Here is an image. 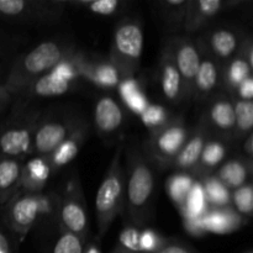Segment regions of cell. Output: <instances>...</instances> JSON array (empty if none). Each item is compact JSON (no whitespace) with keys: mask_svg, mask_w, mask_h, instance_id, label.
<instances>
[{"mask_svg":"<svg viewBox=\"0 0 253 253\" xmlns=\"http://www.w3.org/2000/svg\"><path fill=\"white\" fill-rule=\"evenodd\" d=\"M58 211V207L53 208L51 198L37 193H22L12 200L9 209V220L11 227L21 236H25L44 214Z\"/></svg>","mask_w":253,"mask_h":253,"instance_id":"5","label":"cell"},{"mask_svg":"<svg viewBox=\"0 0 253 253\" xmlns=\"http://www.w3.org/2000/svg\"><path fill=\"white\" fill-rule=\"evenodd\" d=\"M85 240L69 232L62 231L49 253H83Z\"/></svg>","mask_w":253,"mask_h":253,"instance_id":"35","label":"cell"},{"mask_svg":"<svg viewBox=\"0 0 253 253\" xmlns=\"http://www.w3.org/2000/svg\"><path fill=\"white\" fill-rule=\"evenodd\" d=\"M22 165L14 158L0 161V192H12L20 188Z\"/></svg>","mask_w":253,"mask_h":253,"instance_id":"28","label":"cell"},{"mask_svg":"<svg viewBox=\"0 0 253 253\" xmlns=\"http://www.w3.org/2000/svg\"><path fill=\"white\" fill-rule=\"evenodd\" d=\"M253 136L252 133H249L246 137V141H245V145H244V150L245 152L247 153V156H249V160H251L252 158V151H253Z\"/></svg>","mask_w":253,"mask_h":253,"instance_id":"41","label":"cell"},{"mask_svg":"<svg viewBox=\"0 0 253 253\" xmlns=\"http://www.w3.org/2000/svg\"><path fill=\"white\" fill-rule=\"evenodd\" d=\"M57 216L59 219L62 231L69 232L85 240L88 234V215L79 188L67 193L58 203Z\"/></svg>","mask_w":253,"mask_h":253,"instance_id":"10","label":"cell"},{"mask_svg":"<svg viewBox=\"0 0 253 253\" xmlns=\"http://www.w3.org/2000/svg\"><path fill=\"white\" fill-rule=\"evenodd\" d=\"M167 46L172 52L174 63L182 77L183 86H184V99L190 98L193 91V83H194L195 76H197L198 68L202 61V48L198 42L183 36L169 39Z\"/></svg>","mask_w":253,"mask_h":253,"instance_id":"8","label":"cell"},{"mask_svg":"<svg viewBox=\"0 0 253 253\" xmlns=\"http://www.w3.org/2000/svg\"><path fill=\"white\" fill-rule=\"evenodd\" d=\"M37 120L31 118L5 130L0 136V150L9 157H25L32 152V137Z\"/></svg>","mask_w":253,"mask_h":253,"instance_id":"11","label":"cell"},{"mask_svg":"<svg viewBox=\"0 0 253 253\" xmlns=\"http://www.w3.org/2000/svg\"><path fill=\"white\" fill-rule=\"evenodd\" d=\"M203 189H204L205 199L214 205L215 208L227 207L230 202L229 189L217 179L216 177L205 178L203 183Z\"/></svg>","mask_w":253,"mask_h":253,"instance_id":"32","label":"cell"},{"mask_svg":"<svg viewBox=\"0 0 253 253\" xmlns=\"http://www.w3.org/2000/svg\"><path fill=\"white\" fill-rule=\"evenodd\" d=\"M141 118H142L143 124L150 128L151 132L161 128L169 121L166 109L161 105H155V104L152 105L148 104L145 110L141 113Z\"/></svg>","mask_w":253,"mask_h":253,"instance_id":"36","label":"cell"},{"mask_svg":"<svg viewBox=\"0 0 253 253\" xmlns=\"http://www.w3.org/2000/svg\"><path fill=\"white\" fill-rule=\"evenodd\" d=\"M155 174L148 161L136 150L128 153L127 178L125 180L126 212L135 226H141L148 219L151 211Z\"/></svg>","mask_w":253,"mask_h":253,"instance_id":"1","label":"cell"},{"mask_svg":"<svg viewBox=\"0 0 253 253\" xmlns=\"http://www.w3.org/2000/svg\"><path fill=\"white\" fill-rule=\"evenodd\" d=\"M143 49V31L140 22L126 19L116 26L110 51V63L123 79L132 78L141 62Z\"/></svg>","mask_w":253,"mask_h":253,"instance_id":"4","label":"cell"},{"mask_svg":"<svg viewBox=\"0 0 253 253\" xmlns=\"http://www.w3.org/2000/svg\"><path fill=\"white\" fill-rule=\"evenodd\" d=\"M68 56L69 49L58 41L41 42L15 63L7 83L10 90L25 91L32 82L53 71Z\"/></svg>","mask_w":253,"mask_h":253,"instance_id":"2","label":"cell"},{"mask_svg":"<svg viewBox=\"0 0 253 253\" xmlns=\"http://www.w3.org/2000/svg\"><path fill=\"white\" fill-rule=\"evenodd\" d=\"M209 124L222 135L235 133L234 104L226 96H217L211 101L208 110Z\"/></svg>","mask_w":253,"mask_h":253,"instance_id":"21","label":"cell"},{"mask_svg":"<svg viewBox=\"0 0 253 253\" xmlns=\"http://www.w3.org/2000/svg\"><path fill=\"white\" fill-rule=\"evenodd\" d=\"M110 253H142L140 246V229L135 225L124 227Z\"/></svg>","mask_w":253,"mask_h":253,"instance_id":"33","label":"cell"},{"mask_svg":"<svg viewBox=\"0 0 253 253\" xmlns=\"http://www.w3.org/2000/svg\"><path fill=\"white\" fill-rule=\"evenodd\" d=\"M160 85L163 96L169 103L184 100V86L169 47L166 46L160 62Z\"/></svg>","mask_w":253,"mask_h":253,"instance_id":"13","label":"cell"},{"mask_svg":"<svg viewBox=\"0 0 253 253\" xmlns=\"http://www.w3.org/2000/svg\"><path fill=\"white\" fill-rule=\"evenodd\" d=\"M64 1H29V0H0V15L21 20L24 24L54 22L61 17Z\"/></svg>","mask_w":253,"mask_h":253,"instance_id":"7","label":"cell"},{"mask_svg":"<svg viewBox=\"0 0 253 253\" xmlns=\"http://www.w3.org/2000/svg\"><path fill=\"white\" fill-rule=\"evenodd\" d=\"M125 115L118 101L110 96H101L94 106V123L103 135H111L123 126Z\"/></svg>","mask_w":253,"mask_h":253,"instance_id":"15","label":"cell"},{"mask_svg":"<svg viewBox=\"0 0 253 253\" xmlns=\"http://www.w3.org/2000/svg\"><path fill=\"white\" fill-rule=\"evenodd\" d=\"M240 100H252L253 98V78L252 76L245 79L241 84L236 88Z\"/></svg>","mask_w":253,"mask_h":253,"instance_id":"40","label":"cell"},{"mask_svg":"<svg viewBox=\"0 0 253 253\" xmlns=\"http://www.w3.org/2000/svg\"><path fill=\"white\" fill-rule=\"evenodd\" d=\"M121 151L118 147L109 169L99 187L95 197L96 221H98L99 239L108 232L115 217L123 211L125 203V178L121 167Z\"/></svg>","mask_w":253,"mask_h":253,"instance_id":"3","label":"cell"},{"mask_svg":"<svg viewBox=\"0 0 253 253\" xmlns=\"http://www.w3.org/2000/svg\"><path fill=\"white\" fill-rule=\"evenodd\" d=\"M199 42H204L205 52L211 53V57H215L216 61H229L241 48V36L232 27H216L208 32L205 39Z\"/></svg>","mask_w":253,"mask_h":253,"instance_id":"12","label":"cell"},{"mask_svg":"<svg viewBox=\"0 0 253 253\" xmlns=\"http://www.w3.org/2000/svg\"><path fill=\"white\" fill-rule=\"evenodd\" d=\"M76 66L77 73H83L89 79L100 86H115L120 83V73L111 63L85 64L84 61L72 59Z\"/></svg>","mask_w":253,"mask_h":253,"instance_id":"23","label":"cell"},{"mask_svg":"<svg viewBox=\"0 0 253 253\" xmlns=\"http://www.w3.org/2000/svg\"><path fill=\"white\" fill-rule=\"evenodd\" d=\"M194 179L189 174L179 173L173 177H170L167 182V190L169 197L172 198L173 202L178 205L179 209H182L184 205L185 199L189 194L190 189L194 185Z\"/></svg>","mask_w":253,"mask_h":253,"instance_id":"30","label":"cell"},{"mask_svg":"<svg viewBox=\"0 0 253 253\" xmlns=\"http://www.w3.org/2000/svg\"><path fill=\"white\" fill-rule=\"evenodd\" d=\"M208 140H209V132H208L207 125L202 123L198 126L195 132L187 138L182 150L178 152L170 166L179 170L197 169L200 156Z\"/></svg>","mask_w":253,"mask_h":253,"instance_id":"14","label":"cell"},{"mask_svg":"<svg viewBox=\"0 0 253 253\" xmlns=\"http://www.w3.org/2000/svg\"><path fill=\"white\" fill-rule=\"evenodd\" d=\"M86 138V127L82 124H79L73 131L68 135V137L56 148L52 153H49L46 157L47 162L51 166V169H58L68 165L71 161L78 155L79 150L83 146L84 141Z\"/></svg>","mask_w":253,"mask_h":253,"instance_id":"18","label":"cell"},{"mask_svg":"<svg viewBox=\"0 0 253 253\" xmlns=\"http://www.w3.org/2000/svg\"><path fill=\"white\" fill-rule=\"evenodd\" d=\"M225 156H226V146L221 141L208 140L202 152V156H200L197 170L200 174L209 173L221 161H224Z\"/></svg>","mask_w":253,"mask_h":253,"instance_id":"26","label":"cell"},{"mask_svg":"<svg viewBox=\"0 0 253 253\" xmlns=\"http://www.w3.org/2000/svg\"><path fill=\"white\" fill-rule=\"evenodd\" d=\"M225 5L226 2L221 0H189L183 30L187 32L199 31L221 11Z\"/></svg>","mask_w":253,"mask_h":253,"instance_id":"17","label":"cell"},{"mask_svg":"<svg viewBox=\"0 0 253 253\" xmlns=\"http://www.w3.org/2000/svg\"><path fill=\"white\" fill-rule=\"evenodd\" d=\"M235 210L241 216H250L253 210V188L250 183L237 188L232 193Z\"/></svg>","mask_w":253,"mask_h":253,"instance_id":"34","label":"cell"},{"mask_svg":"<svg viewBox=\"0 0 253 253\" xmlns=\"http://www.w3.org/2000/svg\"><path fill=\"white\" fill-rule=\"evenodd\" d=\"M157 253H200L185 242L178 240H168L165 241L163 246L158 250Z\"/></svg>","mask_w":253,"mask_h":253,"instance_id":"39","label":"cell"},{"mask_svg":"<svg viewBox=\"0 0 253 253\" xmlns=\"http://www.w3.org/2000/svg\"><path fill=\"white\" fill-rule=\"evenodd\" d=\"M69 89H71V82L52 71L32 82L25 89V91L37 98H52L67 93Z\"/></svg>","mask_w":253,"mask_h":253,"instance_id":"22","label":"cell"},{"mask_svg":"<svg viewBox=\"0 0 253 253\" xmlns=\"http://www.w3.org/2000/svg\"><path fill=\"white\" fill-rule=\"evenodd\" d=\"M52 169L46 157L31 158L22 166L21 177H20V188L22 193H41L46 183L48 182Z\"/></svg>","mask_w":253,"mask_h":253,"instance_id":"16","label":"cell"},{"mask_svg":"<svg viewBox=\"0 0 253 253\" xmlns=\"http://www.w3.org/2000/svg\"><path fill=\"white\" fill-rule=\"evenodd\" d=\"M189 0H163L158 2L161 19L170 31L184 29Z\"/></svg>","mask_w":253,"mask_h":253,"instance_id":"25","label":"cell"},{"mask_svg":"<svg viewBox=\"0 0 253 253\" xmlns=\"http://www.w3.org/2000/svg\"><path fill=\"white\" fill-rule=\"evenodd\" d=\"M220 81V67L215 58L207 54L202 57L194 83H193L192 95L199 99L207 98L214 91Z\"/></svg>","mask_w":253,"mask_h":253,"instance_id":"20","label":"cell"},{"mask_svg":"<svg viewBox=\"0 0 253 253\" xmlns=\"http://www.w3.org/2000/svg\"><path fill=\"white\" fill-rule=\"evenodd\" d=\"M244 253H253V252L251 251V250H247V251H245Z\"/></svg>","mask_w":253,"mask_h":253,"instance_id":"44","label":"cell"},{"mask_svg":"<svg viewBox=\"0 0 253 253\" xmlns=\"http://www.w3.org/2000/svg\"><path fill=\"white\" fill-rule=\"evenodd\" d=\"M83 253H101V250L100 247H99V245L94 241L90 242L86 247H84Z\"/></svg>","mask_w":253,"mask_h":253,"instance_id":"43","label":"cell"},{"mask_svg":"<svg viewBox=\"0 0 253 253\" xmlns=\"http://www.w3.org/2000/svg\"><path fill=\"white\" fill-rule=\"evenodd\" d=\"M252 76V66L241 51L231 59L225 72V79L230 88L236 89L246 78Z\"/></svg>","mask_w":253,"mask_h":253,"instance_id":"27","label":"cell"},{"mask_svg":"<svg viewBox=\"0 0 253 253\" xmlns=\"http://www.w3.org/2000/svg\"><path fill=\"white\" fill-rule=\"evenodd\" d=\"M119 84H120L121 95L125 99L128 108L132 109V110H135L136 113L141 115V113L145 110L148 103L146 101V96L141 91L137 82L132 78H126L123 79Z\"/></svg>","mask_w":253,"mask_h":253,"instance_id":"31","label":"cell"},{"mask_svg":"<svg viewBox=\"0 0 253 253\" xmlns=\"http://www.w3.org/2000/svg\"><path fill=\"white\" fill-rule=\"evenodd\" d=\"M0 253H11L9 241L2 232H0Z\"/></svg>","mask_w":253,"mask_h":253,"instance_id":"42","label":"cell"},{"mask_svg":"<svg viewBox=\"0 0 253 253\" xmlns=\"http://www.w3.org/2000/svg\"><path fill=\"white\" fill-rule=\"evenodd\" d=\"M200 220L204 231H211L215 234H229L242 224L241 215L230 209V207L205 210Z\"/></svg>","mask_w":253,"mask_h":253,"instance_id":"19","label":"cell"},{"mask_svg":"<svg viewBox=\"0 0 253 253\" xmlns=\"http://www.w3.org/2000/svg\"><path fill=\"white\" fill-rule=\"evenodd\" d=\"M235 110V133L237 137L251 133L253 126V103L252 100H236Z\"/></svg>","mask_w":253,"mask_h":253,"instance_id":"29","label":"cell"},{"mask_svg":"<svg viewBox=\"0 0 253 253\" xmlns=\"http://www.w3.org/2000/svg\"><path fill=\"white\" fill-rule=\"evenodd\" d=\"M166 240L152 230L140 231V246L142 253H157Z\"/></svg>","mask_w":253,"mask_h":253,"instance_id":"38","label":"cell"},{"mask_svg":"<svg viewBox=\"0 0 253 253\" xmlns=\"http://www.w3.org/2000/svg\"><path fill=\"white\" fill-rule=\"evenodd\" d=\"M78 125L76 119L69 116L39 121L32 137V152L39 157H47Z\"/></svg>","mask_w":253,"mask_h":253,"instance_id":"9","label":"cell"},{"mask_svg":"<svg viewBox=\"0 0 253 253\" xmlns=\"http://www.w3.org/2000/svg\"><path fill=\"white\" fill-rule=\"evenodd\" d=\"M251 163L242 160H230L225 162L217 170V179L227 188V189H237L246 184V180L251 173Z\"/></svg>","mask_w":253,"mask_h":253,"instance_id":"24","label":"cell"},{"mask_svg":"<svg viewBox=\"0 0 253 253\" xmlns=\"http://www.w3.org/2000/svg\"><path fill=\"white\" fill-rule=\"evenodd\" d=\"M79 4L88 6V10L93 14L109 16L118 12L121 2L119 0H94V1H81Z\"/></svg>","mask_w":253,"mask_h":253,"instance_id":"37","label":"cell"},{"mask_svg":"<svg viewBox=\"0 0 253 253\" xmlns=\"http://www.w3.org/2000/svg\"><path fill=\"white\" fill-rule=\"evenodd\" d=\"M188 137L182 120H169L165 126L151 132L147 151L160 165L170 166Z\"/></svg>","mask_w":253,"mask_h":253,"instance_id":"6","label":"cell"}]
</instances>
